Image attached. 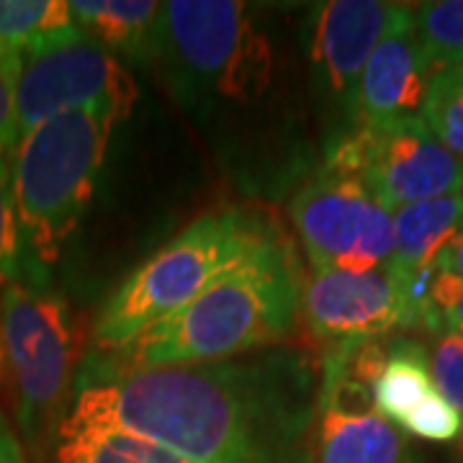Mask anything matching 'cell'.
<instances>
[{"label":"cell","instance_id":"30","mask_svg":"<svg viewBox=\"0 0 463 463\" xmlns=\"http://www.w3.org/2000/svg\"><path fill=\"white\" fill-rule=\"evenodd\" d=\"M458 458L463 463V428H461V440H458Z\"/></svg>","mask_w":463,"mask_h":463},{"label":"cell","instance_id":"12","mask_svg":"<svg viewBox=\"0 0 463 463\" xmlns=\"http://www.w3.org/2000/svg\"><path fill=\"white\" fill-rule=\"evenodd\" d=\"M402 3L383 0H330L312 14V62L332 99L350 116L358 78L371 52L389 32Z\"/></svg>","mask_w":463,"mask_h":463},{"label":"cell","instance_id":"27","mask_svg":"<svg viewBox=\"0 0 463 463\" xmlns=\"http://www.w3.org/2000/svg\"><path fill=\"white\" fill-rule=\"evenodd\" d=\"M435 270L438 273H450V276H458L463 279V230L448 242L443 252L438 255L435 260Z\"/></svg>","mask_w":463,"mask_h":463},{"label":"cell","instance_id":"25","mask_svg":"<svg viewBox=\"0 0 463 463\" xmlns=\"http://www.w3.org/2000/svg\"><path fill=\"white\" fill-rule=\"evenodd\" d=\"M21 54L0 47V149L14 147V114Z\"/></svg>","mask_w":463,"mask_h":463},{"label":"cell","instance_id":"19","mask_svg":"<svg viewBox=\"0 0 463 463\" xmlns=\"http://www.w3.org/2000/svg\"><path fill=\"white\" fill-rule=\"evenodd\" d=\"M414 29L430 72L463 62V0H432L414 5Z\"/></svg>","mask_w":463,"mask_h":463},{"label":"cell","instance_id":"1","mask_svg":"<svg viewBox=\"0 0 463 463\" xmlns=\"http://www.w3.org/2000/svg\"><path fill=\"white\" fill-rule=\"evenodd\" d=\"M317 394L319 364L291 350L139 371L83 361L62 420L194 463H307Z\"/></svg>","mask_w":463,"mask_h":463},{"label":"cell","instance_id":"31","mask_svg":"<svg viewBox=\"0 0 463 463\" xmlns=\"http://www.w3.org/2000/svg\"><path fill=\"white\" fill-rule=\"evenodd\" d=\"M461 196H463V185H461Z\"/></svg>","mask_w":463,"mask_h":463},{"label":"cell","instance_id":"15","mask_svg":"<svg viewBox=\"0 0 463 463\" xmlns=\"http://www.w3.org/2000/svg\"><path fill=\"white\" fill-rule=\"evenodd\" d=\"M394 222V252L392 265L404 279L435 268L438 255L448 242L463 230V196H438V199L407 203L392 212Z\"/></svg>","mask_w":463,"mask_h":463},{"label":"cell","instance_id":"22","mask_svg":"<svg viewBox=\"0 0 463 463\" xmlns=\"http://www.w3.org/2000/svg\"><path fill=\"white\" fill-rule=\"evenodd\" d=\"M18 222L11 185V149H0V291L18 276Z\"/></svg>","mask_w":463,"mask_h":463},{"label":"cell","instance_id":"26","mask_svg":"<svg viewBox=\"0 0 463 463\" xmlns=\"http://www.w3.org/2000/svg\"><path fill=\"white\" fill-rule=\"evenodd\" d=\"M0 463H29L16 430L11 428L3 412H0Z\"/></svg>","mask_w":463,"mask_h":463},{"label":"cell","instance_id":"5","mask_svg":"<svg viewBox=\"0 0 463 463\" xmlns=\"http://www.w3.org/2000/svg\"><path fill=\"white\" fill-rule=\"evenodd\" d=\"M0 337L18 430L36 458L72 399L90 332L52 283L14 279L0 291Z\"/></svg>","mask_w":463,"mask_h":463},{"label":"cell","instance_id":"11","mask_svg":"<svg viewBox=\"0 0 463 463\" xmlns=\"http://www.w3.org/2000/svg\"><path fill=\"white\" fill-rule=\"evenodd\" d=\"M430 78V65L414 29V5L402 3L358 78L350 121L358 127L420 121Z\"/></svg>","mask_w":463,"mask_h":463},{"label":"cell","instance_id":"18","mask_svg":"<svg viewBox=\"0 0 463 463\" xmlns=\"http://www.w3.org/2000/svg\"><path fill=\"white\" fill-rule=\"evenodd\" d=\"M67 26H72L67 0H0L3 50L21 54Z\"/></svg>","mask_w":463,"mask_h":463},{"label":"cell","instance_id":"28","mask_svg":"<svg viewBox=\"0 0 463 463\" xmlns=\"http://www.w3.org/2000/svg\"><path fill=\"white\" fill-rule=\"evenodd\" d=\"M8 381V376H5V353H3V337H0V386Z\"/></svg>","mask_w":463,"mask_h":463},{"label":"cell","instance_id":"4","mask_svg":"<svg viewBox=\"0 0 463 463\" xmlns=\"http://www.w3.org/2000/svg\"><path fill=\"white\" fill-rule=\"evenodd\" d=\"M279 227L248 206H219L149 255L106 298L90 330V353H114L183 309Z\"/></svg>","mask_w":463,"mask_h":463},{"label":"cell","instance_id":"6","mask_svg":"<svg viewBox=\"0 0 463 463\" xmlns=\"http://www.w3.org/2000/svg\"><path fill=\"white\" fill-rule=\"evenodd\" d=\"M163 62L183 88L250 103L273 78V50L258 18L234 0H167Z\"/></svg>","mask_w":463,"mask_h":463},{"label":"cell","instance_id":"10","mask_svg":"<svg viewBox=\"0 0 463 463\" xmlns=\"http://www.w3.org/2000/svg\"><path fill=\"white\" fill-rule=\"evenodd\" d=\"M301 319L317 340L330 345L353 337L420 330L410 279L392 263L371 270L312 268L301 283Z\"/></svg>","mask_w":463,"mask_h":463},{"label":"cell","instance_id":"16","mask_svg":"<svg viewBox=\"0 0 463 463\" xmlns=\"http://www.w3.org/2000/svg\"><path fill=\"white\" fill-rule=\"evenodd\" d=\"M36 463H194L178 453L132 438L60 420Z\"/></svg>","mask_w":463,"mask_h":463},{"label":"cell","instance_id":"13","mask_svg":"<svg viewBox=\"0 0 463 463\" xmlns=\"http://www.w3.org/2000/svg\"><path fill=\"white\" fill-rule=\"evenodd\" d=\"M407 435L373 407H350L317 399L307 463H404Z\"/></svg>","mask_w":463,"mask_h":463},{"label":"cell","instance_id":"9","mask_svg":"<svg viewBox=\"0 0 463 463\" xmlns=\"http://www.w3.org/2000/svg\"><path fill=\"white\" fill-rule=\"evenodd\" d=\"M288 214L312 268L371 270L392 263V212L353 175L322 167L294 194Z\"/></svg>","mask_w":463,"mask_h":463},{"label":"cell","instance_id":"8","mask_svg":"<svg viewBox=\"0 0 463 463\" xmlns=\"http://www.w3.org/2000/svg\"><path fill=\"white\" fill-rule=\"evenodd\" d=\"M325 167L353 175L389 209L461 194L463 160L448 152L428 124L358 127L332 139Z\"/></svg>","mask_w":463,"mask_h":463},{"label":"cell","instance_id":"14","mask_svg":"<svg viewBox=\"0 0 463 463\" xmlns=\"http://www.w3.org/2000/svg\"><path fill=\"white\" fill-rule=\"evenodd\" d=\"M72 24L118 62L152 65L165 54V3L157 0H67Z\"/></svg>","mask_w":463,"mask_h":463},{"label":"cell","instance_id":"3","mask_svg":"<svg viewBox=\"0 0 463 463\" xmlns=\"http://www.w3.org/2000/svg\"><path fill=\"white\" fill-rule=\"evenodd\" d=\"M124 118L83 109L36 127L11 147L18 276L47 286L96 196L106 152Z\"/></svg>","mask_w":463,"mask_h":463},{"label":"cell","instance_id":"29","mask_svg":"<svg viewBox=\"0 0 463 463\" xmlns=\"http://www.w3.org/2000/svg\"><path fill=\"white\" fill-rule=\"evenodd\" d=\"M404 463H425V461H422V458H420V456H417V453L412 450V453L407 456V461H404Z\"/></svg>","mask_w":463,"mask_h":463},{"label":"cell","instance_id":"17","mask_svg":"<svg viewBox=\"0 0 463 463\" xmlns=\"http://www.w3.org/2000/svg\"><path fill=\"white\" fill-rule=\"evenodd\" d=\"M438 389L432 383L428 347L417 340L397 337L373 386V410L402 430L404 420Z\"/></svg>","mask_w":463,"mask_h":463},{"label":"cell","instance_id":"24","mask_svg":"<svg viewBox=\"0 0 463 463\" xmlns=\"http://www.w3.org/2000/svg\"><path fill=\"white\" fill-rule=\"evenodd\" d=\"M428 327L432 335L440 332L463 335V279L435 270L428 286Z\"/></svg>","mask_w":463,"mask_h":463},{"label":"cell","instance_id":"21","mask_svg":"<svg viewBox=\"0 0 463 463\" xmlns=\"http://www.w3.org/2000/svg\"><path fill=\"white\" fill-rule=\"evenodd\" d=\"M430 376L438 394L450 407L463 412V335L461 332H440L435 335L430 353Z\"/></svg>","mask_w":463,"mask_h":463},{"label":"cell","instance_id":"2","mask_svg":"<svg viewBox=\"0 0 463 463\" xmlns=\"http://www.w3.org/2000/svg\"><path fill=\"white\" fill-rule=\"evenodd\" d=\"M301 270L291 242L276 232L183 309L114 353H85L106 371L232 361L279 345L301 317Z\"/></svg>","mask_w":463,"mask_h":463},{"label":"cell","instance_id":"23","mask_svg":"<svg viewBox=\"0 0 463 463\" xmlns=\"http://www.w3.org/2000/svg\"><path fill=\"white\" fill-rule=\"evenodd\" d=\"M461 412L450 407L446 399L435 392L404 420L402 432H410L414 438H422L430 443H450L461 435Z\"/></svg>","mask_w":463,"mask_h":463},{"label":"cell","instance_id":"20","mask_svg":"<svg viewBox=\"0 0 463 463\" xmlns=\"http://www.w3.org/2000/svg\"><path fill=\"white\" fill-rule=\"evenodd\" d=\"M422 121L448 152L463 160V62L432 75Z\"/></svg>","mask_w":463,"mask_h":463},{"label":"cell","instance_id":"7","mask_svg":"<svg viewBox=\"0 0 463 463\" xmlns=\"http://www.w3.org/2000/svg\"><path fill=\"white\" fill-rule=\"evenodd\" d=\"M139 88L124 62L75 24L21 52L14 145L44 121L83 109L134 111Z\"/></svg>","mask_w":463,"mask_h":463}]
</instances>
